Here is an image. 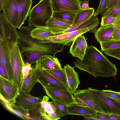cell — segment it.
Listing matches in <instances>:
<instances>
[{"label": "cell", "mask_w": 120, "mask_h": 120, "mask_svg": "<svg viewBox=\"0 0 120 120\" xmlns=\"http://www.w3.org/2000/svg\"><path fill=\"white\" fill-rule=\"evenodd\" d=\"M94 13V10L93 8H90L86 9H80L76 14L73 25L87 20L91 17Z\"/></svg>", "instance_id": "cell-27"}, {"label": "cell", "mask_w": 120, "mask_h": 120, "mask_svg": "<svg viewBox=\"0 0 120 120\" xmlns=\"http://www.w3.org/2000/svg\"><path fill=\"white\" fill-rule=\"evenodd\" d=\"M43 99L33 96L30 93H20L15 104L13 105L24 109H29L41 103Z\"/></svg>", "instance_id": "cell-12"}, {"label": "cell", "mask_w": 120, "mask_h": 120, "mask_svg": "<svg viewBox=\"0 0 120 120\" xmlns=\"http://www.w3.org/2000/svg\"><path fill=\"white\" fill-rule=\"evenodd\" d=\"M114 30L112 34L113 40H120V16L113 24Z\"/></svg>", "instance_id": "cell-35"}, {"label": "cell", "mask_w": 120, "mask_h": 120, "mask_svg": "<svg viewBox=\"0 0 120 120\" xmlns=\"http://www.w3.org/2000/svg\"><path fill=\"white\" fill-rule=\"evenodd\" d=\"M49 98L46 96H43V100L41 103V107L45 116V120H49L50 114L53 112H55L56 109L54 103L49 101Z\"/></svg>", "instance_id": "cell-28"}, {"label": "cell", "mask_w": 120, "mask_h": 120, "mask_svg": "<svg viewBox=\"0 0 120 120\" xmlns=\"http://www.w3.org/2000/svg\"><path fill=\"white\" fill-rule=\"evenodd\" d=\"M55 106V113L58 116L60 117L69 114L67 106L54 100H52Z\"/></svg>", "instance_id": "cell-32"}, {"label": "cell", "mask_w": 120, "mask_h": 120, "mask_svg": "<svg viewBox=\"0 0 120 120\" xmlns=\"http://www.w3.org/2000/svg\"><path fill=\"white\" fill-rule=\"evenodd\" d=\"M118 17H102L101 22V26H103L112 24Z\"/></svg>", "instance_id": "cell-39"}, {"label": "cell", "mask_w": 120, "mask_h": 120, "mask_svg": "<svg viewBox=\"0 0 120 120\" xmlns=\"http://www.w3.org/2000/svg\"><path fill=\"white\" fill-rule=\"evenodd\" d=\"M69 115L83 116L94 115L97 112L90 107L78 103L72 104L67 106Z\"/></svg>", "instance_id": "cell-19"}, {"label": "cell", "mask_w": 120, "mask_h": 120, "mask_svg": "<svg viewBox=\"0 0 120 120\" xmlns=\"http://www.w3.org/2000/svg\"><path fill=\"white\" fill-rule=\"evenodd\" d=\"M32 64L26 62L23 65L22 72L24 79L31 72L32 68L31 66Z\"/></svg>", "instance_id": "cell-37"}, {"label": "cell", "mask_w": 120, "mask_h": 120, "mask_svg": "<svg viewBox=\"0 0 120 120\" xmlns=\"http://www.w3.org/2000/svg\"><path fill=\"white\" fill-rule=\"evenodd\" d=\"M100 44L101 51L103 52L120 48V40L101 42Z\"/></svg>", "instance_id": "cell-31"}, {"label": "cell", "mask_w": 120, "mask_h": 120, "mask_svg": "<svg viewBox=\"0 0 120 120\" xmlns=\"http://www.w3.org/2000/svg\"><path fill=\"white\" fill-rule=\"evenodd\" d=\"M76 13L69 11L53 12L52 17L57 20L72 26Z\"/></svg>", "instance_id": "cell-24"}, {"label": "cell", "mask_w": 120, "mask_h": 120, "mask_svg": "<svg viewBox=\"0 0 120 120\" xmlns=\"http://www.w3.org/2000/svg\"><path fill=\"white\" fill-rule=\"evenodd\" d=\"M5 45L13 72V81L20 89L24 80L22 68L25 62L22 55L17 42L5 40Z\"/></svg>", "instance_id": "cell-3"}, {"label": "cell", "mask_w": 120, "mask_h": 120, "mask_svg": "<svg viewBox=\"0 0 120 120\" xmlns=\"http://www.w3.org/2000/svg\"><path fill=\"white\" fill-rule=\"evenodd\" d=\"M69 52L73 56L79 58L81 60L83 59L85 51L82 48L79 36L72 42Z\"/></svg>", "instance_id": "cell-26"}, {"label": "cell", "mask_w": 120, "mask_h": 120, "mask_svg": "<svg viewBox=\"0 0 120 120\" xmlns=\"http://www.w3.org/2000/svg\"><path fill=\"white\" fill-rule=\"evenodd\" d=\"M2 10L3 14L7 19L17 28L18 17L17 0H8Z\"/></svg>", "instance_id": "cell-14"}, {"label": "cell", "mask_w": 120, "mask_h": 120, "mask_svg": "<svg viewBox=\"0 0 120 120\" xmlns=\"http://www.w3.org/2000/svg\"><path fill=\"white\" fill-rule=\"evenodd\" d=\"M99 24V19L98 18L93 22L81 29L53 36L47 38L45 40L41 41L43 42H58L69 46L75 39L80 35L88 32H94Z\"/></svg>", "instance_id": "cell-5"}, {"label": "cell", "mask_w": 120, "mask_h": 120, "mask_svg": "<svg viewBox=\"0 0 120 120\" xmlns=\"http://www.w3.org/2000/svg\"><path fill=\"white\" fill-rule=\"evenodd\" d=\"M0 75L6 79H9L5 69L0 63Z\"/></svg>", "instance_id": "cell-43"}, {"label": "cell", "mask_w": 120, "mask_h": 120, "mask_svg": "<svg viewBox=\"0 0 120 120\" xmlns=\"http://www.w3.org/2000/svg\"><path fill=\"white\" fill-rule=\"evenodd\" d=\"M53 12L69 11L77 13L80 9L79 0H50Z\"/></svg>", "instance_id": "cell-11"}, {"label": "cell", "mask_w": 120, "mask_h": 120, "mask_svg": "<svg viewBox=\"0 0 120 120\" xmlns=\"http://www.w3.org/2000/svg\"><path fill=\"white\" fill-rule=\"evenodd\" d=\"M80 3L84 2H89V0H79Z\"/></svg>", "instance_id": "cell-47"}, {"label": "cell", "mask_w": 120, "mask_h": 120, "mask_svg": "<svg viewBox=\"0 0 120 120\" xmlns=\"http://www.w3.org/2000/svg\"><path fill=\"white\" fill-rule=\"evenodd\" d=\"M120 16V2L114 5L102 17H118Z\"/></svg>", "instance_id": "cell-33"}, {"label": "cell", "mask_w": 120, "mask_h": 120, "mask_svg": "<svg viewBox=\"0 0 120 120\" xmlns=\"http://www.w3.org/2000/svg\"><path fill=\"white\" fill-rule=\"evenodd\" d=\"M108 114L103 112H97L94 115L91 116L92 120H108Z\"/></svg>", "instance_id": "cell-40"}, {"label": "cell", "mask_w": 120, "mask_h": 120, "mask_svg": "<svg viewBox=\"0 0 120 120\" xmlns=\"http://www.w3.org/2000/svg\"><path fill=\"white\" fill-rule=\"evenodd\" d=\"M88 89L97 104L107 113L120 116V104L105 96L101 90L91 87Z\"/></svg>", "instance_id": "cell-6"}, {"label": "cell", "mask_w": 120, "mask_h": 120, "mask_svg": "<svg viewBox=\"0 0 120 120\" xmlns=\"http://www.w3.org/2000/svg\"><path fill=\"white\" fill-rule=\"evenodd\" d=\"M36 68L44 69H52L61 67L59 60L55 56L45 55L41 56L34 64Z\"/></svg>", "instance_id": "cell-13"}, {"label": "cell", "mask_w": 120, "mask_h": 120, "mask_svg": "<svg viewBox=\"0 0 120 120\" xmlns=\"http://www.w3.org/2000/svg\"><path fill=\"white\" fill-rule=\"evenodd\" d=\"M98 17L97 16H95L94 15L90 18L87 20L82 22L73 25L65 30L58 33L57 35L65 33L71 32L81 29L93 22Z\"/></svg>", "instance_id": "cell-30"}, {"label": "cell", "mask_w": 120, "mask_h": 120, "mask_svg": "<svg viewBox=\"0 0 120 120\" xmlns=\"http://www.w3.org/2000/svg\"><path fill=\"white\" fill-rule=\"evenodd\" d=\"M16 28L7 19L3 13L0 15V39L17 42L19 38Z\"/></svg>", "instance_id": "cell-9"}, {"label": "cell", "mask_w": 120, "mask_h": 120, "mask_svg": "<svg viewBox=\"0 0 120 120\" xmlns=\"http://www.w3.org/2000/svg\"><path fill=\"white\" fill-rule=\"evenodd\" d=\"M46 26L56 35L72 26L57 20L52 17L46 23Z\"/></svg>", "instance_id": "cell-22"}, {"label": "cell", "mask_w": 120, "mask_h": 120, "mask_svg": "<svg viewBox=\"0 0 120 120\" xmlns=\"http://www.w3.org/2000/svg\"><path fill=\"white\" fill-rule=\"evenodd\" d=\"M20 93V89L13 81L0 75V96L13 105Z\"/></svg>", "instance_id": "cell-8"}, {"label": "cell", "mask_w": 120, "mask_h": 120, "mask_svg": "<svg viewBox=\"0 0 120 120\" xmlns=\"http://www.w3.org/2000/svg\"><path fill=\"white\" fill-rule=\"evenodd\" d=\"M36 69L38 82L42 86H51L71 91L68 85L60 81L45 70Z\"/></svg>", "instance_id": "cell-10"}, {"label": "cell", "mask_w": 120, "mask_h": 120, "mask_svg": "<svg viewBox=\"0 0 120 120\" xmlns=\"http://www.w3.org/2000/svg\"><path fill=\"white\" fill-rule=\"evenodd\" d=\"M25 116L28 120H45V115L41 107V103L27 110Z\"/></svg>", "instance_id": "cell-25"}, {"label": "cell", "mask_w": 120, "mask_h": 120, "mask_svg": "<svg viewBox=\"0 0 120 120\" xmlns=\"http://www.w3.org/2000/svg\"><path fill=\"white\" fill-rule=\"evenodd\" d=\"M114 30L113 24L101 26L94 32L96 40L100 43L101 42L113 40L112 34Z\"/></svg>", "instance_id": "cell-18"}, {"label": "cell", "mask_w": 120, "mask_h": 120, "mask_svg": "<svg viewBox=\"0 0 120 120\" xmlns=\"http://www.w3.org/2000/svg\"><path fill=\"white\" fill-rule=\"evenodd\" d=\"M18 17L17 28L20 29L28 16L32 4V0H17Z\"/></svg>", "instance_id": "cell-16"}, {"label": "cell", "mask_w": 120, "mask_h": 120, "mask_svg": "<svg viewBox=\"0 0 120 120\" xmlns=\"http://www.w3.org/2000/svg\"><path fill=\"white\" fill-rule=\"evenodd\" d=\"M80 42L82 47L84 50L86 52L88 45L85 38L84 35H82L79 36Z\"/></svg>", "instance_id": "cell-42"}, {"label": "cell", "mask_w": 120, "mask_h": 120, "mask_svg": "<svg viewBox=\"0 0 120 120\" xmlns=\"http://www.w3.org/2000/svg\"><path fill=\"white\" fill-rule=\"evenodd\" d=\"M69 88L74 94L80 83L78 73L74 69L68 64L64 66Z\"/></svg>", "instance_id": "cell-17"}, {"label": "cell", "mask_w": 120, "mask_h": 120, "mask_svg": "<svg viewBox=\"0 0 120 120\" xmlns=\"http://www.w3.org/2000/svg\"><path fill=\"white\" fill-rule=\"evenodd\" d=\"M47 95L52 100L66 106L77 103L71 91L48 85L42 86Z\"/></svg>", "instance_id": "cell-7"}, {"label": "cell", "mask_w": 120, "mask_h": 120, "mask_svg": "<svg viewBox=\"0 0 120 120\" xmlns=\"http://www.w3.org/2000/svg\"><path fill=\"white\" fill-rule=\"evenodd\" d=\"M101 91L105 96L120 104V92L110 90H103Z\"/></svg>", "instance_id": "cell-34"}, {"label": "cell", "mask_w": 120, "mask_h": 120, "mask_svg": "<svg viewBox=\"0 0 120 120\" xmlns=\"http://www.w3.org/2000/svg\"><path fill=\"white\" fill-rule=\"evenodd\" d=\"M53 12L50 0H40L29 13L27 20L29 26L36 27L46 26Z\"/></svg>", "instance_id": "cell-4"}, {"label": "cell", "mask_w": 120, "mask_h": 120, "mask_svg": "<svg viewBox=\"0 0 120 120\" xmlns=\"http://www.w3.org/2000/svg\"><path fill=\"white\" fill-rule=\"evenodd\" d=\"M44 70L60 81L68 85L66 76L64 69L61 67L52 69Z\"/></svg>", "instance_id": "cell-29"}, {"label": "cell", "mask_w": 120, "mask_h": 120, "mask_svg": "<svg viewBox=\"0 0 120 120\" xmlns=\"http://www.w3.org/2000/svg\"><path fill=\"white\" fill-rule=\"evenodd\" d=\"M108 120H120V116L117 115L108 114Z\"/></svg>", "instance_id": "cell-44"}, {"label": "cell", "mask_w": 120, "mask_h": 120, "mask_svg": "<svg viewBox=\"0 0 120 120\" xmlns=\"http://www.w3.org/2000/svg\"><path fill=\"white\" fill-rule=\"evenodd\" d=\"M0 63L5 69L9 80L13 81L12 70L5 46L4 40L0 39Z\"/></svg>", "instance_id": "cell-20"}, {"label": "cell", "mask_w": 120, "mask_h": 120, "mask_svg": "<svg viewBox=\"0 0 120 120\" xmlns=\"http://www.w3.org/2000/svg\"><path fill=\"white\" fill-rule=\"evenodd\" d=\"M103 53L110 56L120 60V48L103 51Z\"/></svg>", "instance_id": "cell-38"}, {"label": "cell", "mask_w": 120, "mask_h": 120, "mask_svg": "<svg viewBox=\"0 0 120 120\" xmlns=\"http://www.w3.org/2000/svg\"><path fill=\"white\" fill-rule=\"evenodd\" d=\"M32 38L39 41L45 40L47 38L55 36L46 26H39L34 28L31 31Z\"/></svg>", "instance_id": "cell-23"}, {"label": "cell", "mask_w": 120, "mask_h": 120, "mask_svg": "<svg viewBox=\"0 0 120 120\" xmlns=\"http://www.w3.org/2000/svg\"><path fill=\"white\" fill-rule=\"evenodd\" d=\"M73 94L75 98L79 99L87 106L97 112L106 113L97 104L88 89L76 90Z\"/></svg>", "instance_id": "cell-15"}, {"label": "cell", "mask_w": 120, "mask_h": 120, "mask_svg": "<svg viewBox=\"0 0 120 120\" xmlns=\"http://www.w3.org/2000/svg\"><path fill=\"white\" fill-rule=\"evenodd\" d=\"M80 6L81 9H86L90 8L89 6V2H87L80 3Z\"/></svg>", "instance_id": "cell-45"}, {"label": "cell", "mask_w": 120, "mask_h": 120, "mask_svg": "<svg viewBox=\"0 0 120 120\" xmlns=\"http://www.w3.org/2000/svg\"><path fill=\"white\" fill-rule=\"evenodd\" d=\"M120 2V0H107L105 7L101 14L102 16L112 7Z\"/></svg>", "instance_id": "cell-36"}, {"label": "cell", "mask_w": 120, "mask_h": 120, "mask_svg": "<svg viewBox=\"0 0 120 120\" xmlns=\"http://www.w3.org/2000/svg\"><path fill=\"white\" fill-rule=\"evenodd\" d=\"M74 63V68L85 71L95 77H108L117 75V70L115 65L93 45L88 46L82 60L77 58Z\"/></svg>", "instance_id": "cell-2"}, {"label": "cell", "mask_w": 120, "mask_h": 120, "mask_svg": "<svg viewBox=\"0 0 120 120\" xmlns=\"http://www.w3.org/2000/svg\"><path fill=\"white\" fill-rule=\"evenodd\" d=\"M31 72L24 79L22 86L20 89V93L30 94L35 84L38 82L36 69L34 65L32 66Z\"/></svg>", "instance_id": "cell-21"}, {"label": "cell", "mask_w": 120, "mask_h": 120, "mask_svg": "<svg viewBox=\"0 0 120 120\" xmlns=\"http://www.w3.org/2000/svg\"><path fill=\"white\" fill-rule=\"evenodd\" d=\"M106 0H100L98 8L94 14L95 16H97L98 14L101 13L105 7Z\"/></svg>", "instance_id": "cell-41"}, {"label": "cell", "mask_w": 120, "mask_h": 120, "mask_svg": "<svg viewBox=\"0 0 120 120\" xmlns=\"http://www.w3.org/2000/svg\"><path fill=\"white\" fill-rule=\"evenodd\" d=\"M29 26H22L18 32L17 41L18 47L25 63L34 64L41 56L45 55L55 56L57 53L61 52L64 44L58 42H42L33 38L30 33L34 29Z\"/></svg>", "instance_id": "cell-1"}, {"label": "cell", "mask_w": 120, "mask_h": 120, "mask_svg": "<svg viewBox=\"0 0 120 120\" xmlns=\"http://www.w3.org/2000/svg\"><path fill=\"white\" fill-rule=\"evenodd\" d=\"M8 0H0V9L2 10L3 7Z\"/></svg>", "instance_id": "cell-46"}]
</instances>
